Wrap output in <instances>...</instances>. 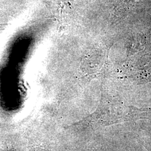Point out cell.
Segmentation results:
<instances>
[{"mask_svg":"<svg viewBox=\"0 0 151 151\" xmlns=\"http://www.w3.org/2000/svg\"><path fill=\"white\" fill-rule=\"evenodd\" d=\"M146 50V53L143 49L141 50L145 58L140 53L137 52L128 64L129 67L127 75L138 83L151 81V52H147V47Z\"/></svg>","mask_w":151,"mask_h":151,"instance_id":"obj_1","label":"cell"},{"mask_svg":"<svg viewBox=\"0 0 151 151\" xmlns=\"http://www.w3.org/2000/svg\"><path fill=\"white\" fill-rule=\"evenodd\" d=\"M146 148L148 150V151H151V146H148V147L146 146Z\"/></svg>","mask_w":151,"mask_h":151,"instance_id":"obj_2","label":"cell"}]
</instances>
